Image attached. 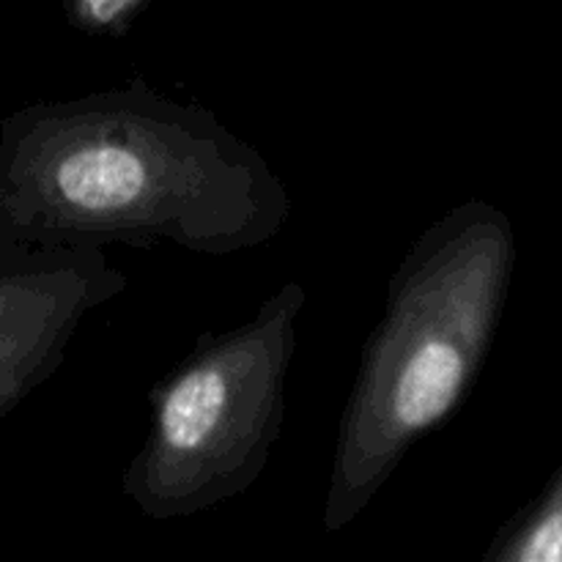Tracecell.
Instances as JSON below:
<instances>
[{
    "instance_id": "cell-3",
    "label": "cell",
    "mask_w": 562,
    "mask_h": 562,
    "mask_svg": "<svg viewBox=\"0 0 562 562\" xmlns=\"http://www.w3.org/2000/svg\"><path fill=\"white\" fill-rule=\"evenodd\" d=\"M307 294L296 280L250 322L203 335L148 393L151 431L124 472V497L154 521L206 514L261 477L285 417V376Z\"/></svg>"
},
{
    "instance_id": "cell-5",
    "label": "cell",
    "mask_w": 562,
    "mask_h": 562,
    "mask_svg": "<svg viewBox=\"0 0 562 562\" xmlns=\"http://www.w3.org/2000/svg\"><path fill=\"white\" fill-rule=\"evenodd\" d=\"M137 3L140 0H80L77 9H80L86 25L121 33L135 14Z\"/></svg>"
},
{
    "instance_id": "cell-4",
    "label": "cell",
    "mask_w": 562,
    "mask_h": 562,
    "mask_svg": "<svg viewBox=\"0 0 562 562\" xmlns=\"http://www.w3.org/2000/svg\"><path fill=\"white\" fill-rule=\"evenodd\" d=\"M486 562H562V467L547 492L497 532Z\"/></svg>"
},
{
    "instance_id": "cell-1",
    "label": "cell",
    "mask_w": 562,
    "mask_h": 562,
    "mask_svg": "<svg viewBox=\"0 0 562 562\" xmlns=\"http://www.w3.org/2000/svg\"><path fill=\"white\" fill-rule=\"evenodd\" d=\"M20 181L33 214L77 245H176L236 256L283 231L291 198L258 148L146 80L44 113Z\"/></svg>"
},
{
    "instance_id": "cell-2",
    "label": "cell",
    "mask_w": 562,
    "mask_h": 562,
    "mask_svg": "<svg viewBox=\"0 0 562 562\" xmlns=\"http://www.w3.org/2000/svg\"><path fill=\"white\" fill-rule=\"evenodd\" d=\"M514 261L508 214L467 201L398 263L340 417L322 516L329 532L351 525L412 445L459 409L503 322Z\"/></svg>"
}]
</instances>
